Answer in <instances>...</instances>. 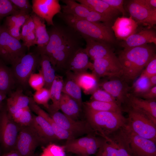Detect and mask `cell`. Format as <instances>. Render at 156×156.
Wrapping results in <instances>:
<instances>
[{"label": "cell", "instance_id": "1", "mask_svg": "<svg viewBox=\"0 0 156 156\" xmlns=\"http://www.w3.org/2000/svg\"><path fill=\"white\" fill-rule=\"evenodd\" d=\"M83 38L71 27L60 28L55 31L47 44L42 50L55 70H65L73 54L82 47Z\"/></svg>", "mask_w": 156, "mask_h": 156}, {"label": "cell", "instance_id": "2", "mask_svg": "<svg viewBox=\"0 0 156 156\" xmlns=\"http://www.w3.org/2000/svg\"><path fill=\"white\" fill-rule=\"evenodd\" d=\"M153 44L124 48L118 58L122 68V76L127 81H132L140 75L156 55Z\"/></svg>", "mask_w": 156, "mask_h": 156}, {"label": "cell", "instance_id": "3", "mask_svg": "<svg viewBox=\"0 0 156 156\" xmlns=\"http://www.w3.org/2000/svg\"><path fill=\"white\" fill-rule=\"evenodd\" d=\"M59 14L67 25L77 31L83 38H90L110 44L115 43L116 37L110 24L90 22L61 12Z\"/></svg>", "mask_w": 156, "mask_h": 156}, {"label": "cell", "instance_id": "4", "mask_svg": "<svg viewBox=\"0 0 156 156\" xmlns=\"http://www.w3.org/2000/svg\"><path fill=\"white\" fill-rule=\"evenodd\" d=\"M87 121L94 131L105 138L112 135L127 123L122 113L97 111L85 108Z\"/></svg>", "mask_w": 156, "mask_h": 156}, {"label": "cell", "instance_id": "5", "mask_svg": "<svg viewBox=\"0 0 156 156\" xmlns=\"http://www.w3.org/2000/svg\"><path fill=\"white\" fill-rule=\"evenodd\" d=\"M113 135L131 156H156V143L138 135L126 123Z\"/></svg>", "mask_w": 156, "mask_h": 156}, {"label": "cell", "instance_id": "6", "mask_svg": "<svg viewBox=\"0 0 156 156\" xmlns=\"http://www.w3.org/2000/svg\"><path fill=\"white\" fill-rule=\"evenodd\" d=\"M27 49L20 40L11 36L3 25L1 26L0 60L6 64L11 65L26 54Z\"/></svg>", "mask_w": 156, "mask_h": 156}, {"label": "cell", "instance_id": "7", "mask_svg": "<svg viewBox=\"0 0 156 156\" xmlns=\"http://www.w3.org/2000/svg\"><path fill=\"white\" fill-rule=\"evenodd\" d=\"M40 55L36 52L26 54L10 67L16 84L25 87L31 75L40 65Z\"/></svg>", "mask_w": 156, "mask_h": 156}, {"label": "cell", "instance_id": "8", "mask_svg": "<svg viewBox=\"0 0 156 156\" xmlns=\"http://www.w3.org/2000/svg\"><path fill=\"white\" fill-rule=\"evenodd\" d=\"M128 114L127 125L133 131L146 138L156 142V124L141 113L130 107L126 109Z\"/></svg>", "mask_w": 156, "mask_h": 156}, {"label": "cell", "instance_id": "9", "mask_svg": "<svg viewBox=\"0 0 156 156\" xmlns=\"http://www.w3.org/2000/svg\"><path fill=\"white\" fill-rule=\"evenodd\" d=\"M42 143H44L32 125L21 127L15 150L20 156H35L36 148Z\"/></svg>", "mask_w": 156, "mask_h": 156}, {"label": "cell", "instance_id": "10", "mask_svg": "<svg viewBox=\"0 0 156 156\" xmlns=\"http://www.w3.org/2000/svg\"><path fill=\"white\" fill-rule=\"evenodd\" d=\"M61 1L65 4L61 7L62 13L63 14L92 22H102L110 24L112 21L88 6L77 3L75 0Z\"/></svg>", "mask_w": 156, "mask_h": 156}, {"label": "cell", "instance_id": "11", "mask_svg": "<svg viewBox=\"0 0 156 156\" xmlns=\"http://www.w3.org/2000/svg\"><path fill=\"white\" fill-rule=\"evenodd\" d=\"M104 140V138L101 139L91 134L79 138L67 140L63 146L67 152L88 156L96 153Z\"/></svg>", "mask_w": 156, "mask_h": 156}, {"label": "cell", "instance_id": "12", "mask_svg": "<svg viewBox=\"0 0 156 156\" xmlns=\"http://www.w3.org/2000/svg\"><path fill=\"white\" fill-rule=\"evenodd\" d=\"M20 127L9 116L7 110L0 113V141L9 152L15 150Z\"/></svg>", "mask_w": 156, "mask_h": 156}, {"label": "cell", "instance_id": "13", "mask_svg": "<svg viewBox=\"0 0 156 156\" xmlns=\"http://www.w3.org/2000/svg\"><path fill=\"white\" fill-rule=\"evenodd\" d=\"M50 115L60 127L76 138L85 134L95 133L87 120H76L57 111H49Z\"/></svg>", "mask_w": 156, "mask_h": 156}, {"label": "cell", "instance_id": "14", "mask_svg": "<svg viewBox=\"0 0 156 156\" xmlns=\"http://www.w3.org/2000/svg\"><path fill=\"white\" fill-rule=\"evenodd\" d=\"M92 70L97 78H120L122 75V68L116 56L94 60Z\"/></svg>", "mask_w": 156, "mask_h": 156}, {"label": "cell", "instance_id": "15", "mask_svg": "<svg viewBox=\"0 0 156 156\" xmlns=\"http://www.w3.org/2000/svg\"><path fill=\"white\" fill-rule=\"evenodd\" d=\"M58 0H32L33 12L45 21L49 25L54 26V16L61 13V6Z\"/></svg>", "mask_w": 156, "mask_h": 156}, {"label": "cell", "instance_id": "16", "mask_svg": "<svg viewBox=\"0 0 156 156\" xmlns=\"http://www.w3.org/2000/svg\"><path fill=\"white\" fill-rule=\"evenodd\" d=\"M130 16L139 25L152 28L156 24V9L149 8L136 0L130 2L128 5Z\"/></svg>", "mask_w": 156, "mask_h": 156}, {"label": "cell", "instance_id": "17", "mask_svg": "<svg viewBox=\"0 0 156 156\" xmlns=\"http://www.w3.org/2000/svg\"><path fill=\"white\" fill-rule=\"evenodd\" d=\"M102 88L116 100L119 105L126 103L130 94L131 88L125 82L118 79H114L102 83Z\"/></svg>", "mask_w": 156, "mask_h": 156}, {"label": "cell", "instance_id": "18", "mask_svg": "<svg viewBox=\"0 0 156 156\" xmlns=\"http://www.w3.org/2000/svg\"><path fill=\"white\" fill-rule=\"evenodd\" d=\"M128 107L144 114L156 124V100L143 99L130 94L126 102Z\"/></svg>", "mask_w": 156, "mask_h": 156}, {"label": "cell", "instance_id": "19", "mask_svg": "<svg viewBox=\"0 0 156 156\" xmlns=\"http://www.w3.org/2000/svg\"><path fill=\"white\" fill-rule=\"evenodd\" d=\"M83 39L86 43V51L89 57L93 61L116 56L110 44L90 38Z\"/></svg>", "mask_w": 156, "mask_h": 156}, {"label": "cell", "instance_id": "20", "mask_svg": "<svg viewBox=\"0 0 156 156\" xmlns=\"http://www.w3.org/2000/svg\"><path fill=\"white\" fill-rule=\"evenodd\" d=\"M156 44V33L151 28L143 29L137 31L120 43L124 48L141 46L148 44Z\"/></svg>", "mask_w": 156, "mask_h": 156}, {"label": "cell", "instance_id": "21", "mask_svg": "<svg viewBox=\"0 0 156 156\" xmlns=\"http://www.w3.org/2000/svg\"><path fill=\"white\" fill-rule=\"evenodd\" d=\"M138 25L130 16L129 18L118 17L111 28L115 37L123 41L137 31Z\"/></svg>", "mask_w": 156, "mask_h": 156}, {"label": "cell", "instance_id": "22", "mask_svg": "<svg viewBox=\"0 0 156 156\" xmlns=\"http://www.w3.org/2000/svg\"><path fill=\"white\" fill-rule=\"evenodd\" d=\"M92 63L89 61V57L85 48L81 47L72 55L69 61L65 70L67 72L78 74L86 71L88 68L92 69Z\"/></svg>", "mask_w": 156, "mask_h": 156}, {"label": "cell", "instance_id": "23", "mask_svg": "<svg viewBox=\"0 0 156 156\" xmlns=\"http://www.w3.org/2000/svg\"><path fill=\"white\" fill-rule=\"evenodd\" d=\"M31 110L37 115L44 118L50 124L53 132L59 140H67L75 138L76 137L72 133L64 129L57 125L50 116L41 109L34 101L32 98L29 97V105Z\"/></svg>", "mask_w": 156, "mask_h": 156}, {"label": "cell", "instance_id": "24", "mask_svg": "<svg viewBox=\"0 0 156 156\" xmlns=\"http://www.w3.org/2000/svg\"><path fill=\"white\" fill-rule=\"evenodd\" d=\"M104 138L98 156H128L125 148L113 135Z\"/></svg>", "mask_w": 156, "mask_h": 156}, {"label": "cell", "instance_id": "25", "mask_svg": "<svg viewBox=\"0 0 156 156\" xmlns=\"http://www.w3.org/2000/svg\"><path fill=\"white\" fill-rule=\"evenodd\" d=\"M31 125L36 130L44 143L59 140L49 123L42 117L33 115L32 121Z\"/></svg>", "mask_w": 156, "mask_h": 156}, {"label": "cell", "instance_id": "26", "mask_svg": "<svg viewBox=\"0 0 156 156\" xmlns=\"http://www.w3.org/2000/svg\"><path fill=\"white\" fill-rule=\"evenodd\" d=\"M29 97L25 95L22 89L11 92L7 100V110L10 116L19 110L29 105Z\"/></svg>", "mask_w": 156, "mask_h": 156}, {"label": "cell", "instance_id": "27", "mask_svg": "<svg viewBox=\"0 0 156 156\" xmlns=\"http://www.w3.org/2000/svg\"><path fill=\"white\" fill-rule=\"evenodd\" d=\"M76 1L111 20H113L119 12L103 0H77Z\"/></svg>", "mask_w": 156, "mask_h": 156}, {"label": "cell", "instance_id": "28", "mask_svg": "<svg viewBox=\"0 0 156 156\" xmlns=\"http://www.w3.org/2000/svg\"><path fill=\"white\" fill-rule=\"evenodd\" d=\"M67 77L65 81L62 93L65 94L73 99L81 108L83 104L81 88L75 80L73 73H66Z\"/></svg>", "mask_w": 156, "mask_h": 156}, {"label": "cell", "instance_id": "29", "mask_svg": "<svg viewBox=\"0 0 156 156\" xmlns=\"http://www.w3.org/2000/svg\"><path fill=\"white\" fill-rule=\"evenodd\" d=\"M81 108L77 102L68 95L62 93L60 104V109L64 114L77 120L80 116Z\"/></svg>", "mask_w": 156, "mask_h": 156}, {"label": "cell", "instance_id": "30", "mask_svg": "<svg viewBox=\"0 0 156 156\" xmlns=\"http://www.w3.org/2000/svg\"><path fill=\"white\" fill-rule=\"evenodd\" d=\"M73 74L77 83L85 93L91 94L98 88L97 78L93 74L86 71L76 74Z\"/></svg>", "mask_w": 156, "mask_h": 156}, {"label": "cell", "instance_id": "31", "mask_svg": "<svg viewBox=\"0 0 156 156\" xmlns=\"http://www.w3.org/2000/svg\"><path fill=\"white\" fill-rule=\"evenodd\" d=\"M64 81L62 76L56 75L49 89L50 99L52 104L49 105V111H57L60 110V102L62 93Z\"/></svg>", "mask_w": 156, "mask_h": 156}, {"label": "cell", "instance_id": "32", "mask_svg": "<svg viewBox=\"0 0 156 156\" xmlns=\"http://www.w3.org/2000/svg\"><path fill=\"white\" fill-rule=\"evenodd\" d=\"M15 84L10 68L0 60V91L10 94Z\"/></svg>", "mask_w": 156, "mask_h": 156}, {"label": "cell", "instance_id": "33", "mask_svg": "<svg viewBox=\"0 0 156 156\" xmlns=\"http://www.w3.org/2000/svg\"><path fill=\"white\" fill-rule=\"evenodd\" d=\"M35 24V32L38 47H42L48 43L49 36L46 28L45 21L33 12L31 13Z\"/></svg>", "mask_w": 156, "mask_h": 156}, {"label": "cell", "instance_id": "34", "mask_svg": "<svg viewBox=\"0 0 156 156\" xmlns=\"http://www.w3.org/2000/svg\"><path fill=\"white\" fill-rule=\"evenodd\" d=\"M40 55V70L44 79V87L49 90L56 76L55 70L48 56L43 54Z\"/></svg>", "mask_w": 156, "mask_h": 156}, {"label": "cell", "instance_id": "35", "mask_svg": "<svg viewBox=\"0 0 156 156\" xmlns=\"http://www.w3.org/2000/svg\"><path fill=\"white\" fill-rule=\"evenodd\" d=\"M85 108L97 111L111 112L122 113L121 106L113 103L101 102L94 100L84 103Z\"/></svg>", "mask_w": 156, "mask_h": 156}, {"label": "cell", "instance_id": "36", "mask_svg": "<svg viewBox=\"0 0 156 156\" xmlns=\"http://www.w3.org/2000/svg\"><path fill=\"white\" fill-rule=\"evenodd\" d=\"M30 14L20 10L15 14L7 17L3 25L8 29L20 31L21 27L30 16Z\"/></svg>", "mask_w": 156, "mask_h": 156}, {"label": "cell", "instance_id": "37", "mask_svg": "<svg viewBox=\"0 0 156 156\" xmlns=\"http://www.w3.org/2000/svg\"><path fill=\"white\" fill-rule=\"evenodd\" d=\"M10 117L20 127L30 125L33 120L29 106L19 110Z\"/></svg>", "mask_w": 156, "mask_h": 156}, {"label": "cell", "instance_id": "38", "mask_svg": "<svg viewBox=\"0 0 156 156\" xmlns=\"http://www.w3.org/2000/svg\"><path fill=\"white\" fill-rule=\"evenodd\" d=\"M151 88L149 77L141 73L133 83L131 89L133 94H132L139 97Z\"/></svg>", "mask_w": 156, "mask_h": 156}, {"label": "cell", "instance_id": "39", "mask_svg": "<svg viewBox=\"0 0 156 156\" xmlns=\"http://www.w3.org/2000/svg\"><path fill=\"white\" fill-rule=\"evenodd\" d=\"M20 11L10 0H0V22L3 18L15 14Z\"/></svg>", "mask_w": 156, "mask_h": 156}, {"label": "cell", "instance_id": "40", "mask_svg": "<svg viewBox=\"0 0 156 156\" xmlns=\"http://www.w3.org/2000/svg\"><path fill=\"white\" fill-rule=\"evenodd\" d=\"M33 99L37 104L42 105L47 109H49L48 102L50 99L49 90L43 87L36 91L33 95Z\"/></svg>", "mask_w": 156, "mask_h": 156}, {"label": "cell", "instance_id": "41", "mask_svg": "<svg viewBox=\"0 0 156 156\" xmlns=\"http://www.w3.org/2000/svg\"><path fill=\"white\" fill-rule=\"evenodd\" d=\"M64 146L51 144L43 149L40 156H66Z\"/></svg>", "mask_w": 156, "mask_h": 156}, {"label": "cell", "instance_id": "42", "mask_svg": "<svg viewBox=\"0 0 156 156\" xmlns=\"http://www.w3.org/2000/svg\"><path fill=\"white\" fill-rule=\"evenodd\" d=\"M91 94L92 100L105 102L115 103L119 105L116 99L104 90L98 88Z\"/></svg>", "mask_w": 156, "mask_h": 156}, {"label": "cell", "instance_id": "43", "mask_svg": "<svg viewBox=\"0 0 156 156\" xmlns=\"http://www.w3.org/2000/svg\"><path fill=\"white\" fill-rule=\"evenodd\" d=\"M28 84L36 91L43 88L44 81L40 70L38 73H33L31 75L28 80Z\"/></svg>", "mask_w": 156, "mask_h": 156}, {"label": "cell", "instance_id": "44", "mask_svg": "<svg viewBox=\"0 0 156 156\" xmlns=\"http://www.w3.org/2000/svg\"><path fill=\"white\" fill-rule=\"evenodd\" d=\"M12 3L19 10L30 14L32 11V5L28 0H10Z\"/></svg>", "mask_w": 156, "mask_h": 156}, {"label": "cell", "instance_id": "45", "mask_svg": "<svg viewBox=\"0 0 156 156\" xmlns=\"http://www.w3.org/2000/svg\"><path fill=\"white\" fill-rule=\"evenodd\" d=\"M141 73L148 77L156 75V55H155L148 63Z\"/></svg>", "mask_w": 156, "mask_h": 156}, {"label": "cell", "instance_id": "46", "mask_svg": "<svg viewBox=\"0 0 156 156\" xmlns=\"http://www.w3.org/2000/svg\"><path fill=\"white\" fill-rule=\"evenodd\" d=\"M22 40L23 44L28 50L30 47L36 44L37 39L35 31H29Z\"/></svg>", "mask_w": 156, "mask_h": 156}, {"label": "cell", "instance_id": "47", "mask_svg": "<svg viewBox=\"0 0 156 156\" xmlns=\"http://www.w3.org/2000/svg\"><path fill=\"white\" fill-rule=\"evenodd\" d=\"M110 6L119 12L123 15L126 14L125 11L123 6L124 1L122 0H103Z\"/></svg>", "mask_w": 156, "mask_h": 156}, {"label": "cell", "instance_id": "48", "mask_svg": "<svg viewBox=\"0 0 156 156\" xmlns=\"http://www.w3.org/2000/svg\"><path fill=\"white\" fill-rule=\"evenodd\" d=\"M139 97L148 100H155L156 98V86L151 87L147 91L142 94Z\"/></svg>", "mask_w": 156, "mask_h": 156}, {"label": "cell", "instance_id": "49", "mask_svg": "<svg viewBox=\"0 0 156 156\" xmlns=\"http://www.w3.org/2000/svg\"><path fill=\"white\" fill-rule=\"evenodd\" d=\"M144 6L151 9H156V0H136Z\"/></svg>", "mask_w": 156, "mask_h": 156}, {"label": "cell", "instance_id": "50", "mask_svg": "<svg viewBox=\"0 0 156 156\" xmlns=\"http://www.w3.org/2000/svg\"><path fill=\"white\" fill-rule=\"evenodd\" d=\"M149 78L151 87L156 86V75L150 77Z\"/></svg>", "mask_w": 156, "mask_h": 156}, {"label": "cell", "instance_id": "51", "mask_svg": "<svg viewBox=\"0 0 156 156\" xmlns=\"http://www.w3.org/2000/svg\"><path fill=\"white\" fill-rule=\"evenodd\" d=\"M1 156H20L19 154L15 151L13 150Z\"/></svg>", "mask_w": 156, "mask_h": 156}, {"label": "cell", "instance_id": "52", "mask_svg": "<svg viewBox=\"0 0 156 156\" xmlns=\"http://www.w3.org/2000/svg\"><path fill=\"white\" fill-rule=\"evenodd\" d=\"M6 94L0 91V102H2L6 98Z\"/></svg>", "mask_w": 156, "mask_h": 156}, {"label": "cell", "instance_id": "53", "mask_svg": "<svg viewBox=\"0 0 156 156\" xmlns=\"http://www.w3.org/2000/svg\"><path fill=\"white\" fill-rule=\"evenodd\" d=\"M2 105V102H0V109H1V108Z\"/></svg>", "mask_w": 156, "mask_h": 156}, {"label": "cell", "instance_id": "54", "mask_svg": "<svg viewBox=\"0 0 156 156\" xmlns=\"http://www.w3.org/2000/svg\"><path fill=\"white\" fill-rule=\"evenodd\" d=\"M1 31V26L0 25V35Z\"/></svg>", "mask_w": 156, "mask_h": 156}, {"label": "cell", "instance_id": "55", "mask_svg": "<svg viewBox=\"0 0 156 156\" xmlns=\"http://www.w3.org/2000/svg\"><path fill=\"white\" fill-rule=\"evenodd\" d=\"M128 156H131L130 155H129L128 154Z\"/></svg>", "mask_w": 156, "mask_h": 156}, {"label": "cell", "instance_id": "56", "mask_svg": "<svg viewBox=\"0 0 156 156\" xmlns=\"http://www.w3.org/2000/svg\"><path fill=\"white\" fill-rule=\"evenodd\" d=\"M67 156H71L70 155H67Z\"/></svg>", "mask_w": 156, "mask_h": 156}, {"label": "cell", "instance_id": "57", "mask_svg": "<svg viewBox=\"0 0 156 156\" xmlns=\"http://www.w3.org/2000/svg\"><path fill=\"white\" fill-rule=\"evenodd\" d=\"M80 156H85L80 155Z\"/></svg>", "mask_w": 156, "mask_h": 156}, {"label": "cell", "instance_id": "58", "mask_svg": "<svg viewBox=\"0 0 156 156\" xmlns=\"http://www.w3.org/2000/svg\"></svg>", "mask_w": 156, "mask_h": 156}, {"label": "cell", "instance_id": "59", "mask_svg": "<svg viewBox=\"0 0 156 156\" xmlns=\"http://www.w3.org/2000/svg\"></svg>", "mask_w": 156, "mask_h": 156}]
</instances>
